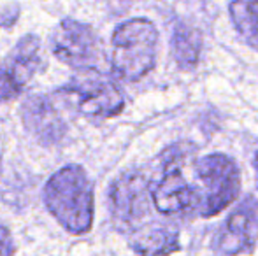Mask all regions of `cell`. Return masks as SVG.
<instances>
[{
  "label": "cell",
  "instance_id": "1",
  "mask_svg": "<svg viewBox=\"0 0 258 256\" xmlns=\"http://www.w3.org/2000/svg\"><path fill=\"white\" fill-rule=\"evenodd\" d=\"M48 211L71 233H85L93 221V188L86 172L67 165L54 172L44 188Z\"/></svg>",
  "mask_w": 258,
  "mask_h": 256
},
{
  "label": "cell",
  "instance_id": "2",
  "mask_svg": "<svg viewBox=\"0 0 258 256\" xmlns=\"http://www.w3.org/2000/svg\"><path fill=\"white\" fill-rule=\"evenodd\" d=\"M158 32L151 21L136 18L112 34V72L123 81H139L155 67Z\"/></svg>",
  "mask_w": 258,
  "mask_h": 256
},
{
  "label": "cell",
  "instance_id": "3",
  "mask_svg": "<svg viewBox=\"0 0 258 256\" xmlns=\"http://www.w3.org/2000/svg\"><path fill=\"white\" fill-rule=\"evenodd\" d=\"M195 174L202 185L199 212L204 218H213L227 209L241 190L239 167L227 154H207L195 161Z\"/></svg>",
  "mask_w": 258,
  "mask_h": 256
},
{
  "label": "cell",
  "instance_id": "4",
  "mask_svg": "<svg viewBox=\"0 0 258 256\" xmlns=\"http://www.w3.org/2000/svg\"><path fill=\"white\" fill-rule=\"evenodd\" d=\"M63 93L85 116L112 118L121 113L125 106L123 95L114 81L97 68L79 70V75L65 86Z\"/></svg>",
  "mask_w": 258,
  "mask_h": 256
},
{
  "label": "cell",
  "instance_id": "5",
  "mask_svg": "<svg viewBox=\"0 0 258 256\" xmlns=\"http://www.w3.org/2000/svg\"><path fill=\"white\" fill-rule=\"evenodd\" d=\"M49 44L58 60L78 70L95 68V63L102 55L100 41L95 32L88 25H83L76 20L61 21L53 30Z\"/></svg>",
  "mask_w": 258,
  "mask_h": 256
},
{
  "label": "cell",
  "instance_id": "6",
  "mask_svg": "<svg viewBox=\"0 0 258 256\" xmlns=\"http://www.w3.org/2000/svg\"><path fill=\"white\" fill-rule=\"evenodd\" d=\"M150 195L156 211L167 216L190 214L201 207L199 190L184 179L179 158L165 161L162 176L153 185Z\"/></svg>",
  "mask_w": 258,
  "mask_h": 256
},
{
  "label": "cell",
  "instance_id": "7",
  "mask_svg": "<svg viewBox=\"0 0 258 256\" xmlns=\"http://www.w3.org/2000/svg\"><path fill=\"white\" fill-rule=\"evenodd\" d=\"M41 41L35 35L23 37L0 63V102L18 97L41 68Z\"/></svg>",
  "mask_w": 258,
  "mask_h": 256
},
{
  "label": "cell",
  "instance_id": "8",
  "mask_svg": "<svg viewBox=\"0 0 258 256\" xmlns=\"http://www.w3.org/2000/svg\"><path fill=\"white\" fill-rule=\"evenodd\" d=\"M258 239V202L244 198L218 232L214 247L221 256H235L253 249Z\"/></svg>",
  "mask_w": 258,
  "mask_h": 256
},
{
  "label": "cell",
  "instance_id": "9",
  "mask_svg": "<svg viewBox=\"0 0 258 256\" xmlns=\"http://www.w3.org/2000/svg\"><path fill=\"white\" fill-rule=\"evenodd\" d=\"M112 209L121 221H134L148 209V185L143 176L126 174L112 186Z\"/></svg>",
  "mask_w": 258,
  "mask_h": 256
},
{
  "label": "cell",
  "instance_id": "10",
  "mask_svg": "<svg viewBox=\"0 0 258 256\" xmlns=\"http://www.w3.org/2000/svg\"><path fill=\"white\" fill-rule=\"evenodd\" d=\"M25 127L41 142H56L63 133V125L53 104L44 97H32L23 106Z\"/></svg>",
  "mask_w": 258,
  "mask_h": 256
},
{
  "label": "cell",
  "instance_id": "11",
  "mask_svg": "<svg viewBox=\"0 0 258 256\" xmlns=\"http://www.w3.org/2000/svg\"><path fill=\"white\" fill-rule=\"evenodd\" d=\"M132 247L139 256H169L179 249V233L167 226L144 228L132 239Z\"/></svg>",
  "mask_w": 258,
  "mask_h": 256
},
{
  "label": "cell",
  "instance_id": "12",
  "mask_svg": "<svg viewBox=\"0 0 258 256\" xmlns=\"http://www.w3.org/2000/svg\"><path fill=\"white\" fill-rule=\"evenodd\" d=\"M201 35L197 30L179 23L174 27L172 34V53L177 65L184 70L194 68L201 55Z\"/></svg>",
  "mask_w": 258,
  "mask_h": 256
},
{
  "label": "cell",
  "instance_id": "13",
  "mask_svg": "<svg viewBox=\"0 0 258 256\" xmlns=\"http://www.w3.org/2000/svg\"><path fill=\"white\" fill-rule=\"evenodd\" d=\"M230 18L244 41L258 49V0H234Z\"/></svg>",
  "mask_w": 258,
  "mask_h": 256
},
{
  "label": "cell",
  "instance_id": "14",
  "mask_svg": "<svg viewBox=\"0 0 258 256\" xmlns=\"http://www.w3.org/2000/svg\"><path fill=\"white\" fill-rule=\"evenodd\" d=\"M14 254V244L11 239V233L7 228L0 225V256H13Z\"/></svg>",
  "mask_w": 258,
  "mask_h": 256
},
{
  "label": "cell",
  "instance_id": "15",
  "mask_svg": "<svg viewBox=\"0 0 258 256\" xmlns=\"http://www.w3.org/2000/svg\"><path fill=\"white\" fill-rule=\"evenodd\" d=\"M253 163H255V172H256V186H258V153L255 154V161H253Z\"/></svg>",
  "mask_w": 258,
  "mask_h": 256
}]
</instances>
